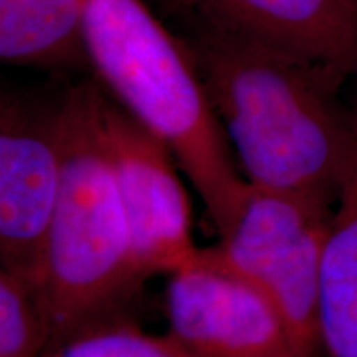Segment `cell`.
<instances>
[{"label": "cell", "mask_w": 357, "mask_h": 357, "mask_svg": "<svg viewBox=\"0 0 357 357\" xmlns=\"http://www.w3.org/2000/svg\"><path fill=\"white\" fill-rule=\"evenodd\" d=\"M240 171L253 189L334 205L357 142V101L318 66L192 25L184 40Z\"/></svg>", "instance_id": "cell-1"}, {"label": "cell", "mask_w": 357, "mask_h": 357, "mask_svg": "<svg viewBox=\"0 0 357 357\" xmlns=\"http://www.w3.org/2000/svg\"><path fill=\"white\" fill-rule=\"evenodd\" d=\"M105 89L79 83L56 101L63 177L38 261L30 275L42 294L52 346L128 318L144 278L106 141Z\"/></svg>", "instance_id": "cell-2"}, {"label": "cell", "mask_w": 357, "mask_h": 357, "mask_svg": "<svg viewBox=\"0 0 357 357\" xmlns=\"http://www.w3.org/2000/svg\"><path fill=\"white\" fill-rule=\"evenodd\" d=\"M84 42L98 84L169 147L213 230L234 225L252 187L184 40L142 0H83Z\"/></svg>", "instance_id": "cell-3"}, {"label": "cell", "mask_w": 357, "mask_h": 357, "mask_svg": "<svg viewBox=\"0 0 357 357\" xmlns=\"http://www.w3.org/2000/svg\"><path fill=\"white\" fill-rule=\"evenodd\" d=\"M333 205L250 190L234 225L202 258L250 281L270 298L300 357H323L319 281Z\"/></svg>", "instance_id": "cell-4"}, {"label": "cell", "mask_w": 357, "mask_h": 357, "mask_svg": "<svg viewBox=\"0 0 357 357\" xmlns=\"http://www.w3.org/2000/svg\"><path fill=\"white\" fill-rule=\"evenodd\" d=\"M102 118L139 275L171 276L197 263L202 248L174 154L106 91Z\"/></svg>", "instance_id": "cell-5"}, {"label": "cell", "mask_w": 357, "mask_h": 357, "mask_svg": "<svg viewBox=\"0 0 357 357\" xmlns=\"http://www.w3.org/2000/svg\"><path fill=\"white\" fill-rule=\"evenodd\" d=\"M63 177L56 102L0 101V266L32 273Z\"/></svg>", "instance_id": "cell-6"}, {"label": "cell", "mask_w": 357, "mask_h": 357, "mask_svg": "<svg viewBox=\"0 0 357 357\" xmlns=\"http://www.w3.org/2000/svg\"><path fill=\"white\" fill-rule=\"evenodd\" d=\"M167 333L197 357H300L270 298L202 258L169 276Z\"/></svg>", "instance_id": "cell-7"}, {"label": "cell", "mask_w": 357, "mask_h": 357, "mask_svg": "<svg viewBox=\"0 0 357 357\" xmlns=\"http://www.w3.org/2000/svg\"><path fill=\"white\" fill-rule=\"evenodd\" d=\"M192 25L245 37L318 66L339 82L357 78V0H174Z\"/></svg>", "instance_id": "cell-8"}, {"label": "cell", "mask_w": 357, "mask_h": 357, "mask_svg": "<svg viewBox=\"0 0 357 357\" xmlns=\"http://www.w3.org/2000/svg\"><path fill=\"white\" fill-rule=\"evenodd\" d=\"M336 204L321 261V344L323 357H357V142Z\"/></svg>", "instance_id": "cell-9"}, {"label": "cell", "mask_w": 357, "mask_h": 357, "mask_svg": "<svg viewBox=\"0 0 357 357\" xmlns=\"http://www.w3.org/2000/svg\"><path fill=\"white\" fill-rule=\"evenodd\" d=\"M0 58L53 71L88 68L83 0H0Z\"/></svg>", "instance_id": "cell-10"}, {"label": "cell", "mask_w": 357, "mask_h": 357, "mask_svg": "<svg viewBox=\"0 0 357 357\" xmlns=\"http://www.w3.org/2000/svg\"><path fill=\"white\" fill-rule=\"evenodd\" d=\"M52 329L29 271L0 266V357H45Z\"/></svg>", "instance_id": "cell-11"}, {"label": "cell", "mask_w": 357, "mask_h": 357, "mask_svg": "<svg viewBox=\"0 0 357 357\" xmlns=\"http://www.w3.org/2000/svg\"><path fill=\"white\" fill-rule=\"evenodd\" d=\"M45 357H197L166 333L155 336L131 316L95 328L53 346Z\"/></svg>", "instance_id": "cell-12"}]
</instances>
